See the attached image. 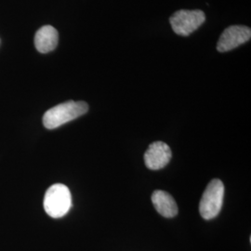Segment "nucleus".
Segmentation results:
<instances>
[{"instance_id":"1","label":"nucleus","mask_w":251,"mask_h":251,"mask_svg":"<svg viewBox=\"0 0 251 251\" xmlns=\"http://www.w3.org/2000/svg\"><path fill=\"white\" fill-rule=\"evenodd\" d=\"M88 111L87 102L69 100L48 110L43 117V125L48 129H54L85 115Z\"/></svg>"},{"instance_id":"2","label":"nucleus","mask_w":251,"mask_h":251,"mask_svg":"<svg viewBox=\"0 0 251 251\" xmlns=\"http://www.w3.org/2000/svg\"><path fill=\"white\" fill-rule=\"evenodd\" d=\"M72 206V197L69 188L56 183L46 192L44 198V209L50 217L58 219L66 215Z\"/></svg>"},{"instance_id":"3","label":"nucleus","mask_w":251,"mask_h":251,"mask_svg":"<svg viewBox=\"0 0 251 251\" xmlns=\"http://www.w3.org/2000/svg\"><path fill=\"white\" fill-rule=\"evenodd\" d=\"M225 185L221 179H212L202 196L199 211L203 219L212 220L219 215L224 204Z\"/></svg>"},{"instance_id":"4","label":"nucleus","mask_w":251,"mask_h":251,"mask_svg":"<svg viewBox=\"0 0 251 251\" xmlns=\"http://www.w3.org/2000/svg\"><path fill=\"white\" fill-rule=\"evenodd\" d=\"M206 20L205 13L200 9H180L170 18L173 31L179 36H187L198 30Z\"/></svg>"},{"instance_id":"5","label":"nucleus","mask_w":251,"mask_h":251,"mask_svg":"<svg viewBox=\"0 0 251 251\" xmlns=\"http://www.w3.org/2000/svg\"><path fill=\"white\" fill-rule=\"evenodd\" d=\"M251 30L250 27L233 25L226 28L220 37L217 50L220 52L230 51L251 40Z\"/></svg>"},{"instance_id":"6","label":"nucleus","mask_w":251,"mask_h":251,"mask_svg":"<svg viewBox=\"0 0 251 251\" xmlns=\"http://www.w3.org/2000/svg\"><path fill=\"white\" fill-rule=\"evenodd\" d=\"M172 157L170 146L163 142H154L149 145L144 153L146 167L152 171H158L165 168Z\"/></svg>"},{"instance_id":"7","label":"nucleus","mask_w":251,"mask_h":251,"mask_svg":"<svg viewBox=\"0 0 251 251\" xmlns=\"http://www.w3.org/2000/svg\"><path fill=\"white\" fill-rule=\"evenodd\" d=\"M59 42V34L54 27L45 25L41 27L36 33L35 46L41 53H48L52 51Z\"/></svg>"},{"instance_id":"8","label":"nucleus","mask_w":251,"mask_h":251,"mask_svg":"<svg viewBox=\"0 0 251 251\" xmlns=\"http://www.w3.org/2000/svg\"><path fill=\"white\" fill-rule=\"evenodd\" d=\"M152 202L156 211L165 218H173L178 214V206L174 198L167 192L154 191L152 195Z\"/></svg>"}]
</instances>
